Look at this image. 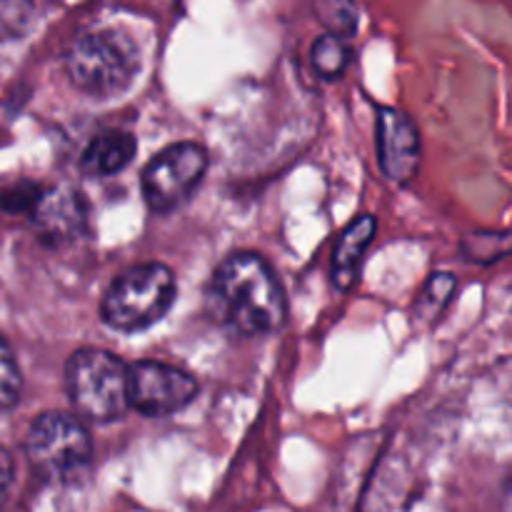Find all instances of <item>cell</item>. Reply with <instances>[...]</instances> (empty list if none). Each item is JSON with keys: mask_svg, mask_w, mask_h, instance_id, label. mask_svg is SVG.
Wrapping results in <instances>:
<instances>
[{"mask_svg": "<svg viewBox=\"0 0 512 512\" xmlns=\"http://www.w3.org/2000/svg\"><path fill=\"white\" fill-rule=\"evenodd\" d=\"M208 310L233 335L258 338L283 328L288 300L268 260L243 250L228 255L210 278Z\"/></svg>", "mask_w": 512, "mask_h": 512, "instance_id": "6da1fadb", "label": "cell"}, {"mask_svg": "<svg viewBox=\"0 0 512 512\" xmlns=\"http://www.w3.org/2000/svg\"><path fill=\"white\" fill-rule=\"evenodd\" d=\"M140 70L133 38L118 28L80 33L65 50V73L78 90L93 98H115L130 88Z\"/></svg>", "mask_w": 512, "mask_h": 512, "instance_id": "7a4b0ae2", "label": "cell"}, {"mask_svg": "<svg viewBox=\"0 0 512 512\" xmlns=\"http://www.w3.org/2000/svg\"><path fill=\"white\" fill-rule=\"evenodd\" d=\"M65 388L78 418L113 423L130 408V365L110 350L80 348L65 365Z\"/></svg>", "mask_w": 512, "mask_h": 512, "instance_id": "3957f363", "label": "cell"}, {"mask_svg": "<svg viewBox=\"0 0 512 512\" xmlns=\"http://www.w3.org/2000/svg\"><path fill=\"white\" fill-rule=\"evenodd\" d=\"M175 275L163 263H143L128 268L110 283L100 315L108 328L135 333L160 323L175 303Z\"/></svg>", "mask_w": 512, "mask_h": 512, "instance_id": "277c9868", "label": "cell"}, {"mask_svg": "<svg viewBox=\"0 0 512 512\" xmlns=\"http://www.w3.org/2000/svg\"><path fill=\"white\" fill-rule=\"evenodd\" d=\"M25 455L48 483H73L93 460V438L83 418L60 410L38 415L25 435Z\"/></svg>", "mask_w": 512, "mask_h": 512, "instance_id": "5b68a950", "label": "cell"}, {"mask_svg": "<svg viewBox=\"0 0 512 512\" xmlns=\"http://www.w3.org/2000/svg\"><path fill=\"white\" fill-rule=\"evenodd\" d=\"M208 173V153L198 143H175L153 155L143 170V198L155 213L188 203Z\"/></svg>", "mask_w": 512, "mask_h": 512, "instance_id": "8992f818", "label": "cell"}, {"mask_svg": "<svg viewBox=\"0 0 512 512\" xmlns=\"http://www.w3.org/2000/svg\"><path fill=\"white\" fill-rule=\"evenodd\" d=\"M198 395V380L183 368L140 360L130 365V408L145 418H168L188 408Z\"/></svg>", "mask_w": 512, "mask_h": 512, "instance_id": "52a82bcc", "label": "cell"}, {"mask_svg": "<svg viewBox=\"0 0 512 512\" xmlns=\"http://www.w3.org/2000/svg\"><path fill=\"white\" fill-rule=\"evenodd\" d=\"M378 165L395 185H408L420 170V133L413 120L398 108H378L375 123Z\"/></svg>", "mask_w": 512, "mask_h": 512, "instance_id": "ba28073f", "label": "cell"}, {"mask_svg": "<svg viewBox=\"0 0 512 512\" xmlns=\"http://www.w3.org/2000/svg\"><path fill=\"white\" fill-rule=\"evenodd\" d=\"M30 220L45 243H73L88 225V205L75 188L53 185V188L40 190L38 200L30 210Z\"/></svg>", "mask_w": 512, "mask_h": 512, "instance_id": "9c48e42d", "label": "cell"}, {"mask_svg": "<svg viewBox=\"0 0 512 512\" xmlns=\"http://www.w3.org/2000/svg\"><path fill=\"white\" fill-rule=\"evenodd\" d=\"M138 140L128 130L110 128L95 135L80 155V170L90 178H110L133 163Z\"/></svg>", "mask_w": 512, "mask_h": 512, "instance_id": "30bf717a", "label": "cell"}, {"mask_svg": "<svg viewBox=\"0 0 512 512\" xmlns=\"http://www.w3.org/2000/svg\"><path fill=\"white\" fill-rule=\"evenodd\" d=\"M375 218L370 213L358 215L348 228L340 233L338 243L333 250V285L338 290H350L358 280L360 265H363L365 253L375 238Z\"/></svg>", "mask_w": 512, "mask_h": 512, "instance_id": "8fae6325", "label": "cell"}, {"mask_svg": "<svg viewBox=\"0 0 512 512\" xmlns=\"http://www.w3.org/2000/svg\"><path fill=\"white\" fill-rule=\"evenodd\" d=\"M310 60H313V68L320 78L338 80L350 65V48L348 43H345V38L328 33L323 35V38L315 40Z\"/></svg>", "mask_w": 512, "mask_h": 512, "instance_id": "7c38bea8", "label": "cell"}, {"mask_svg": "<svg viewBox=\"0 0 512 512\" xmlns=\"http://www.w3.org/2000/svg\"><path fill=\"white\" fill-rule=\"evenodd\" d=\"M455 288H458V280L450 273H435L428 280V285L420 293L418 303H415V318L420 323H435L440 318L445 308H448L450 298H453Z\"/></svg>", "mask_w": 512, "mask_h": 512, "instance_id": "4fadbf2b", "label": "cell"}, {"mask_svg": "<svg viewBox=\"0 0 512 512\" xmlns=\"http://www.w3.org/2000/svg\"><path fill=\"white\" fill-rule=\"evenodd\" d=\"M20 390H23L20 368L15 363L13 350L0 338V410L13 408L20 398Z\"/></svg>", "mask_w": 512, "mask_h": 512, "instance_id": "5bb4252c", "label": "cell"}, {"mask_svg": "<svg viewBox=\"0 0 512 512\" xmlns=\"http://www.w3.org/2000/svg\"><path fill=\"white\" fill-rule=\"evenodd\" d=\"M35 20V8L28 3H0V40L23 38Z\"/></svg>", "mask_w": 512, "mask_h": 512, "instance_id": "9a60e30c", "label": "cell"}, {"mask_svg": "<svg viewBox=\"0 0 512 512\" xmlns=\"http://www.w3.org/2000/svg\"><path fill=\"white\" fill-rule=\"evenodd\" d=\"M315 13L320 15V20L330 30V35H338V38H348L358 28V13H355L353 5L320 3L315 8Z\"/></svg>", "mask_w": 512, "mask_h": 512, "instance_id": "2e32d148", "label": "cell"}, {"mask_svg": "<svg viewBox=\"0 0 512 512\" xmlns=\"http://www.w3.org/2000/svg\"><path fill=\"white\" fill-rule=\"evenodd\" d=\"M13 478H15V463L13 458H10L8 450L0 445V503H3L5 495H8L10 485H13Z\"/></svg>", "mask_w": 512, "mask_h": 512, "instance_id": "e0dca14e", "label": "cell"}]
</instances>
